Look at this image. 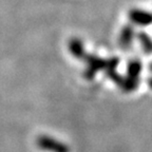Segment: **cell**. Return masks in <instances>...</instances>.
<instances>
[{
  "mask_svg": "<svg viewBox=\"0 0 152 152\" xmlns=\"http://www.w3.org/2000/svg\"><path fill=\"white\" fill-rule=\"evenodd\" d=\"M37 146L41 150L49 152H70V148L66 144L47 135H41L37 138Z\"/></svg>",
  "mask_w": 152,
  "mask_h": 152,
  "instance_id": "obj_1",
  "label": "cell"
}]
</instances>
